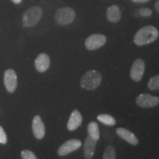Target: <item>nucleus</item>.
<instances>
[{
	"instance_id": "1",
	"label": "nucleus",
	"mask_w": 159,
	"mask_h": 159,
	"mask_svg": "<svg viewBox=\"0 0 159 159\" xmlns=\"http://www.w3.org/2000/svg\"><path fill=\"white\" fill-rule=\"evenodd\" d=\"M158 36L159 32L156 27L147 25L136 32L134 37V42L139 47H142L154 42Z\"/></svg>"
},
{
	"instance_id": "2",
	"label": "nucleus",
	"mask_w": 159,
	"mask_h": 159,
	"mask_svg": "<svg viewBox=\"0 0 159 159\" xmlns=\"http://www.w3.org/2000/svg\"><path fill=\"white\" fill-rule=\"evenodd\" d=\"M102 80L100 72L96 70H90L85 72L80 80V86L85 90L91 91L99 86Z\"/></svg>"
},
{
	"instance_id": "3",
	"label": "nucleus",
	"mask_w": 159,
	"mask_h": 159,
	"mask_svg": "<svg viewBox=\"0 0 159 159\" xmlns=\"http://www.w3.org/2000/svg\"><path fill=\"white\" fill-rule=\"evenodd\" d=\"M43 15V11L39 6H33L24 13L22 23L25 27H35L41 20Z\"/></svg>"
},
{
	"instance_id": "4",
	"label": "nucleus",
	"mask_w": 159,
	"mask_h": 159,
	"mask_svg": "<svg viewBox=\"0 0 159 159\" xmlns=\"http://www.w3.org/2000/svg\"><path fill=\"white\" fill-rule=\"evenodd\" d=\"M76 12L70 7H63L59 8L55 14V20L58 25H69L75 21Z\"/></svg>"
},
{
	"instance_id": "5",
	"label": "nucleus",
	"mask_w": 159,
	"mask_h": 159,
	"mask_svg": "<svg viewBox=\"0 0 159 159\" xmlns=\"http://www.w3.org/2000/svg\"><path fill=\"white\" fill-rule=\"evenodd\" d=\"M107 42V38L102 34H93L87 37L85 47L88 50L93 51L102 47Z\"/></svg>"
},
{
	"instance_id": "6",
	"label": "nucleus",
	"mask_w": 159,
	"mask_h": 159,
	"mask_svg": "<svg viewBox=\"0 0 159 159\" xmlns=\"http://www.w3.org/2000/svg\"><path fill=\"white\" fill-rule=\"evenodd\" d=\"M137 105L141 108H153L159 105V97L152 96L150 94H139L136 99Z\"/></svg>"
},
{
	"instance_id": "7",
	"label": "nucleus",
	"mask_w": 159,
	"mask_h": 159,
	"mask_svg": "<svg viewBox=\"0 0 159 159\" xmlns=\"http://www.w3.org/2000/svg\"><path fill=\"white\" fill-rule=\"evenodd\" d=\"M81 146H82V142L79 139H69L60 147L57 150V154L60 156H66V155L78 150Z\"/></svg>"
},
{
	"instance_id": "8",
	"label": "nucleus",
	"mask_w": 159,
	"mask_h": 159,
	"mask_svg": "<svg viewBox=\"0 0 159 159\" xmlns=\"http://www.w3.org/2000/svg\"><path fill=\"white\" fill-rule=\"evenodd\" d=\"M145 70L144 61L142 58H138L133 63L130 69V77L135 82H139L142 79Z\"/></svg>"
},
{
	"instance_id": "9",
	"label": "nucleus",
	"mask_w": 159,
	"mask_h": 159,
	"mask_svg": "<svg viewBox=\"0 0 159 159\" xmlns=\"http://www.w3.org/2000/svg\"><path fill=\"white\" fill-rule=\"evenodd\" d=\"M17 75L13 69H7L4 75V83L9 93H13L17 88Z\"/></svg>"
},
{
	"instance_id": "10",
	"label": "nucleus",
	"mask_w": 159,
	"mask_h": 159,
	"mask_svg": "<svg viewBox=\"0 0 159 159\" xmlns=\"http://www.w3.org/2000/svg\"><path fill=\"white\" fill-rule=\"evenodd\" d=\"M33 134L37 139H42L45 136V125L40 116H35L32 122Z\"/></svg>"
},
{
	"instance_id": "11",
	"label": "nucleus",
	"mask_w": 159,
	"mask_h": 159,
	"mask_svg": "<svg viewBox=\"0 0 159 159\" xmlns=\"http://www.w3.org/2000/svg\"><path fill=\"white\" fill-rule=\"evenodd\" d=\"M50 66V57L46 53H41L35 61V66L39 72H45Z\"/></svg>"
},
{
	"instance_id": "12",
	"label": "nucleus",
	"mask_w": 159,
	"mask_h": 159,
	"mask_svg": "<svg viewBox=\"0 0 159 159\" xmlns=\"http://www.w3.org/2000/svg\"><path fill=\"white\" fill-rule=\"evenodd\" d=\"M83 116L78 110L75 109L71 112L69 117L68 123H67V128L69 131H74L79 128L82 124Z\"/></svg>"
},
{
	"instance_id": "13",
	"label": "nucleus",
	"mask_w": 159,
	"mask_h": 159,
	"mask_svg": "<svg viewBox=\"0 0 159 159\" xmlns=\"http://www.w3.org/2000/svg\"><path fill=\"white\" fill-rule=\"evenodd\" d=\"M97 147V140L93 139L89 135V136L85 139L84 142V148H83V152L85 159H91L94 156L95 150Z\"/></svg>"
},
{
	"instance_id": "14",
	"label": "nucleus",
	"mask_w": 159,
	"mask_h": 159,
	"mask_svg": "<svg viewBox=\"0 0 159 159\" xmlns=\"http://www.w3.org/2000/svg\"><path fill=\"white\" fill-rule=\"evenodd\" d=\"M116 133L121 139L126 141L129 144L134 145V146L138 145L139 140L137 137L135 136L134 133H132L128 129L124 128H118L116 130Z\"/></svg>"
},
{
	"instance_id": "15",
	"label": "nucleus",
	"mask_w": 159,
	"mask_h": 159,
	"mask_svg": "<svg viewBox=\"0 0 159 159\" xmlns=\"http://www.w3.org/2000/svg\"><path fill=\"white\" fill-rule=\"evenodd\" d=\"M107 19L110 22L117 23L122 18V11L117 5H112L109 6L106 11Z\"/></svg>"
},
{
	"instance_id": "16",
	"label": "nucleus",
	"mask_w": 159,
	"mask_h": 159,
	"mask_svg": "<svg viewBox=\"0 0 159 159\" xmlns=\"http://www.w3.org/2000/svg\"><path fill=\"white\" fill-rule=\"evenodd\" d=\"M88 133L90 136L93 139L99 140L100 138V132H99V128L98 124L96 122H91L88 125Z\"/></svg>"
},
{
	"instance_id": "17",
	"label": "nucleus",
	"mask_w": 159,
	"mask_h": 159,
	"mask_svg": "<svg viewBox=\"0 0 159 159\" xmlns=\"http://www.w3.org/2000/svg\"><path fill=\"white\" fill-rule=\"evenodd\" d=\"M97 120L108 126H114L116 125V119L109 114H102L97 116Z\"/></svg>"
},
{
	"instance_id": "18",
	"label": "nucleus",
	"mask_w": 159,
	"mask_h": 159,
	"mask_svg": "<svg viewBox=\"0 0 159 159\" xmlns=\"http://www.w3.org/2000/svg\"><path fill=\"white\" fill-rule=\"evenodd\" d=\"M102 159H116V150L112 145H108L104 151Z\"/></svg>"
},
{
	"instance_id": "19",
	"label": "nucleus",
	"mask_w": 159,
	"mask_h": 159,
	"mask_svg": "<svg viewBox=\"0 0 159 159\" xmlns=\"http://www.w3.org/2000/svg\"><path fill=\"white\" fill-rule=\"evenodd\" d=\"M148 86L149 89L152 91L159 89V75L151 77L148 82Z\"/></svg>"
},
{
	"instance_id": "20",
	"label": "nucleus",
	"mask_w": 159,
	"mask_h": 159,
	"mask_svg": "<svg viewBox=\"0 0 159 159\" xmlns=\"http://www.w3.org/2000/svg\"><path fill=\"white\" fill-rule=\"evenodd\" d=\"M22 159H38L37 156L33 152L29 150H25L21 153Z\"/></svg>"
},
{
	"instance_id": "21",
	"label": "nucleus",
	"mask_w": 159,
	"mask_h": 159,
	"mask_svg": "<svg viewBox=\"0 0 159 159\" xmlns=\"http://www.w3.org/2000/svg\"><path fill=\"white\" fill-rule=\"evenodd\" d=\"M137 13L142 17H149L152 15V11L149 8H141L137 11Z\"/></svg>"
},
{
	"instance_id": "22",
	"label": "nucleus",
	"mask_w": 159,
	"mask_h": 159,
	"mask_svg": "<svg viewBox=\"0 0 159 159\" xmlns=\"http://www.w3.org/2000/svg\"><path fill=\"white\" fill-rule=\"evenodd\" d=\"M7 142V135H6L5 130L2 127L0 126V143L2 144H5Z\"/></svg>"
},
{
	"instance_id": "23",
	"label": "nucleus",
	"mask_w": 159,
	"mask_h": 159,
	"mask_svg": "<svg viewBox=\"0 0 159 159\" xmlns=\"http://www.w3.org/2000/svg\"><path fill=\"white\" fill-rule=\"evenodd\" d=\"M132 2H134L135 3H140V4H142V3H147L148 2H150V0H131Z\"/></svg>"
},
{
	"instance_id": "24",
	"label": "nucleus",
	"mask_w": 159,
	"mask_h": 159,
	"mask_svg": "<svg viewBox=\"0 0 159 159\" xmlns=\"http://www.w3.org/2000/svg\"><path fill=\"white\" fill-rule=\"evenodd\" d=\"M155 9L159 13V0H157L155 3Z\"/></svg>"
},
{
	"instance_id": "25",
	"label": "nucleus",
	"mask_w": 159,
	"mask_h": 159,
	"mask_svg": "<svg viewBox=\"0 0 159 159\" xmlns=\"http://www.w3.org/2000/svg\"><path fill=\"white\" fill-rule=\"evenodd\" d=\"M12 2H13V3L14 4H16V5H19V4H20L21 2V1H22V0H11Z\"/></svg>"
}]
</instances>
